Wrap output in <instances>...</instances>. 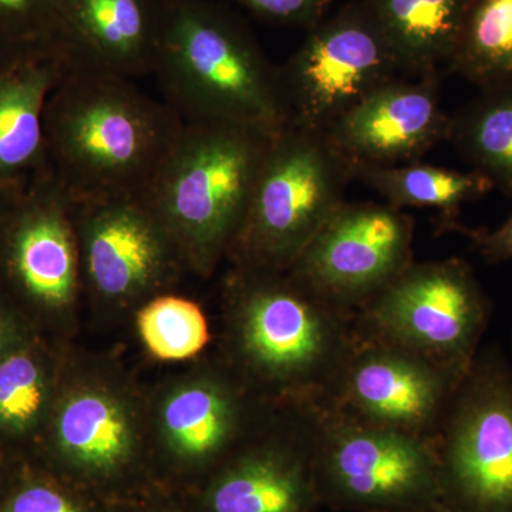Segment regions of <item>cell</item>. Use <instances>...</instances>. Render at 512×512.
<instances>
[{"label": "cell", "mask_w": 512, "mask_h": 512, "mask_svg": "<svg viewBox=\"0 0 512 512\" xmlns=\"http://www.w3.org/2000/svg\"><path fill=\"white\" fill-rule=\"evenodd\" d=\"M183 127L131 79L67 70L47 100L46 168L73 202L141 197Z\"/></svg>", "instance_id": "6da1fadb"}, {"label": "cell", "mask_w": 512, "mask_h": 512, "mask_svg": "<svg viewBox=\"0 0 512 512\" xmlns=\"http://www.w3.org/2000/svg\"><path fill=\"white\" fill-rule=\"evenodd\" d=\"M231 295L232 345L245 372L288 409L328 402L355 343V313L288 271L238 268Z\"/></svg>", "instance_id": "7a4b0ae2"}, {"label": "cell", "mask_w": 512, "mask_h": 512, "mask_svg": "<svg viewBox=\"0 0 512 512\" xmlns=\"http://www.w3.org/2000/svg\"><path fill=\"white\" fill-rule=\"evenodd\" d=\"M274 137L235 124L184 123L141 197L192 268L211 272L228 255Z\"/></svg>", "instance_id": "3957f363"}, {"label": "cell", "mask_w": 512, "mask_h": 512, "mask_svg": "<svg viewBox=\"0 0 512 512\" xmlns=\"http://www.w3.org/2000/svg\"><path fill=\"white\" fill-rule=\"evenodd\" d=\"M153 72L185 124L225 123L276 136L289 124L279 70L231 23L177 6L157 32Z\"/></svg>", "instance_id": "277c9868"}, {"label": "cell", "mask_w": 512, "mask_h": 512, "mask_svg": "<svg viewBox=\"0 0 512 512\" xmlns=\"http://www.w3.org/2000/svg\"><path fill=\"white\" fill-rule=\"evenodd\" d=\"M350 178L325 133L288 124L269 144L228 255L238 268L288 271L345 202Z\"/></svg>", "instance_id": "5b68a950"}, {"label": "cell", "mask_w": 512, "mask_h": 512, "mask_svg": "<svg viewBox=\"0 0 512 512\" xmlns=\"http://www.w3.org/2000/svg\"><path fill=\"white\" fill-rule=\"evenodd\" d=\"M313 468L323 508L440 512L433 441L373 426L330 404L313 410Z\"/></svg>", "instance_id": "8992f818"}, {"label": "cell", "mask_w": 512, "mask_h": 512, "mask_svg": "<svg viewBox=\"0 0 512 512\" xmlns=\"http://www.w3.org/2000/svg\"><path fill=\"white\" fill-rule=\"evenodd\" d=\"M491 312V299L464 259L413 262L355 313V333L466 375Z\"/></svg>", "instance_id": "52a82bcc"}, {"label": "cell", "mask_w": 512, "mask_h": 512, "mask_svg": "<svg viewBox=\"0 0 512 512\" xmlns=\"http://www.w3.org/2000/svg\"><path fill=\"white\" fill-rule=\"evenodd\" d=\"M440 512H512V365L480 349L436 439Z\"/></svg>", "instance_id": "ba28073f"}, {"label": "cell", "mask_w": 512, "mask_h": 512, "mask_svg": "<svg viewBox=\"0 0 512 512\" xmlns=\"http://www.w3.org/2000/svg\"><path fill=\"white\" fill-rule=\"evenodd\" d=\"M400 72L399 60L365 6H349L313 26L279 70L289 124L326 133L357 101Z\"/></svg>", "instance_id": "9c48e42d"}, {"label": "cell", "mask_w": 512, "mask_h": 512, "mask_svg": "<svg viewBox=\"0 0 512 512\" xmlns=\"http://www.w3.org/2000/svg\"><path fill=\"white\" fill-rule=\"evenodd\" d=\"M414 222L393 205L343 202L289 274L352 313L413 264Z\"/></svg>", "instance_id": "30bf717a"}, {"label": "cell", "mask_w": 512, "mask_h": 512, "mask_svg": "<svg viewBox=\"0 0 512 512\" xmlns=\"http://www.w3.org/2000/svg\"><path fill=\"white\" fill-rule=\"evenodd\" d=\"M464 376L410 350L356 336L325 404L436 444Z\"/></svg>", "instance_id": "8fae6325"}, {"label": "cell", "mask_w": 512, "mask_h": 512, "mask_svg": "<svg viewBox=\"0 0 512 512\" xmlns=\"http://www.w3.org/2000/svg\"><path fill=\"white\" fill-rule=\"evenodd\" d=\"M73 220L80 269L100 301L143 298L170 281L184 262L143 197L73 202Z\"/></svg>", "instance_id": "7c38bea8"}, {"label": "cell", "mask_w": 512, "mask_h": 512, "mask_svg": "<svg viewBox=\"0 0 512 512\" xmlns=\"http://www.w3.org/2000/svg\"><path fill=\"white\" fill-rule=\"evenodd\" d=\"M0 269L47 308L74 301L80 269L73 202L45 168L0 220Z\"/></svg>", "instance_id": "4fadbf2b"}, {"label": "cell", "mask_w": 512, "mask_h": 512, "mask_svg": "<svg viewBox=\"0 0 512 512\" xmlns=\"http://www.w3.org/2000/svg\"><path fill=\"white\" fill-rule=\"evenodd\" d=\"M450 123L434 76L396 77L357 101L325 134L353 170L417 163L448 137Z\"/></svg>", "instance_id": "5bb4252c"}, {"label": "cell", "mask_w": 512, "mask_h": 512, "mask_svg": "<svg viewBox=\"0 0 512 512\" xmlns=\"http://www.w3.org/2000/svg\"><path fill=\"white\" fill-rule=\"evenodd\" d=\"M313 410H293L285 434L231 458L210 485L208 512H320Z\"/></svg>", "instance_id": "9a60e30c"}, {"label": "cell", "mask_w": 512, "mask_h": 512, "mask_svg": "<svg viewBox=\"0 0 512 512\" xmlns=\"http://www.w3.org/2000/svg\"><path fill=\"white\" fill-rule=\"evenodd\" d=\"M67 72L57 53H26L0 72V187L25 192L46 168L47 100Z\"/></svg>", "instance_id": "2e32d148"}, {"label": "cell", "mask_w": 512, "mask_h": 512, "mask_svg": "<svg viewBox=\"0 0 512 512\" xmlns=\"http://www.w3.org/2000/svg\"><path fill=\"white\" fill-rule=\"evenodd\" d=\"M244 400L234 384L208 377L177 387L161 407V431L177 456L204 461L242 436Z\"/></svg>", "instance_id": "e0dca14e"}, {"label": "cell", "mask_w": 512, "mask_h": 512, "mask_svg": "<svg viewBox=\"0 0 512 512\" xmlns=\"http://www.w3.org/2000/svg\"><path fill=\"white\" fill-rule=\"evenodd\" d=\"M473 0H363L403 72L434 76L450 63Z\"/></svg>", "instance_id": "ac0fdd59"}, {"label": "cell", "mask_w": 512, "mask_h": 512, "mask_svg": "<svg viewBox=\"0 0 512 512\" xmlns=\"http://www.w3.org/2000/svg\"><path fill=\"white\" fill-rule=\"evenodd\" d=\"M55 433L64 456L96 473H109L126 464L136 446L130 413L103 390L70 394L57 413Z\"/></svg>", "instance_id": "d6986e66"}, {"label": "cell", "mask_w": 512, "mask_h": 512, "mask_svg": "<svg viewBox=\"0 0 512 512\" xmlns=\"http://www.w3.org/2000/svg\"><path fill=\"white\" fill-rule=\"evenodd\" d=\"M352 174L375 188L393 207L436 210L441 227L457 231L461 229L457 222L461 207L494 190L493 183L477 171L461 173L420 163L356 167Z\"/></svg>", "instance_id": "ffe728a7"}, {"label": "cell", "mask_w": 512, "mask_h": 512, "mask_svg": "<svg viewBox=\"0 0 512 512\" xmlns=\"http://www.w3.org/2000/svg\"><path fill=\"white\" fill-rule=\"evenodd\" d=\"M447 138L474 171L512 194V84L481 90L451 119Z\"/></svg>", "instance_id": "44dd1931"}, {"label": "cell", "mask_w": 512, "mask_h": 512, "mask_svg": "<svg viewBox=\"0 0 512 512\" xmlns=\"http://www.w3.org/2000/svg\"><path fill=\"white\" fill-rule=\"evenodd\" d=\"M448 67L481 90L512 84V0H473Z\"/></svg>", "instance_id": "7402d4cb"}, {"label": "cell", "mask_w": 512, "mask_h": 512, "mask_svg": "<svg viewBox=\"0 0 512 512\" xmlns=\"http://www.w3.org/2000/svg\"><path fill=\"white\" fill-rule=\"evenodd\" d=\"M137 328L148 352L163 360L198 355L210 340L200 306L178 296L151 299L137 313Z\"/></svg>", "instance_id": "603a6c76"}, {"label": "cell", "mask_w": 512, "mask_h": 512, "mask_svg": "<svg viewBox=\"0 0 512 512\" xmlns=\"http://www.w3.org/2000/svg\"><path fill=\"white\" fill-rule=\"evenodd\" d=\"M46 403L42 367L29 353L15 352L0 360V427L22 431L36 423Z\"/></svg>", "instance_id": "cb8c5ba5"}, {"label": "cell", "mask_w": 512, "mask_h": 512, "mask_svg": "<svg viewBox=\"0 0 512 512\" xmlns=\"http://www.w3.org/2000/svg\"><path fill=\"white\" fill-rule=\"evenodd\" d=\"M258 15L276 22L318 25L320 16L332 0H241Z\"/></svg>", "instance_id": "d4e9b609"}, {"label": "cell", "mask_w": 512, "mask_h": 512, "mask_svg": "<svg viewBox=\"0 0 512 512\" xmlns=\"http://www.w3.org/2000/svg\"><path fill=\"white\" fill-rule=\"evenodd\" d=\"M461 232L473 241L478 254L487 264H503L512 259V215L500 227L487 229H467L461 227Z\"/></svg>", "instance_id": "484cf974"}, {"label": "cell", "mask_w": 512, "mask_h": 512, "mask_svg": "<svg viewBox=\"0 0 512 512\" xmlns=\"http://www.w3.org/2000/svg\"><path fill=\"white\" fill-rule=\"evenodd\" d=\"M9 512H82L72 500L45 485L26 488L10 503Z\"/></svg>", "instance_id": "4316f807"}, {"label": "cell", "mask_w": 512, "mask_h": 512, "mask_svg": "<svg viewBox=\"0 0 512 512\" xmlns=\"http://www.w3.org/2000/svg\"><path fill=\"white\" fill-rule=\"evenodd\" d=\"M26 53L32 52H23V50H19L18 47L10 45L3 37H0V72H3L6 67L15 63L16 60L26 55Z\"/></svg>", "instance_id": "83f0119b"}, {"label": "cell", "mask_w": 512, "mask_h": 512, "mask_svg": "<svg viewBox=\"0 0 512 512\" xmlns=\"http://www.w3.org/2000/svg\"><path fill=\"white\" fill-rule=\"evenodd\" d=\"M22 195L23 192H13L0 187V220L5 217L6 212L15 205V202L18 201Z\"/></svg>", "instance_id": "f1b7e54d"}, {"label": "cell", "mask_w": 512, "mask_h": 512, "mask_svg": "<svg viewBox=\"0 0 512 512\" xmlns=\"http://www.w3.org/2000/svg\"><path fill=\"white\" fill-rule=\"evenodd\" d=\"M372 512H436L433 510H420V508H400V510H380Z\"/></svg>", "instance_id": "f546056e"}, {"label": "cell", "mask_w": 512, "mask_h": 512, "mask_svg": "<svg viewBox=\"0 0 512 512\" xmlns=\"http://www.w3.org/2000/svg\"><path fill=\"white\" fill-rule=\"evenodd\" d=\"M2 318V316H0ZM0 339H2V320H0Z\"/></svg>", "instance_id": "4dcf8cb0"}, {"label": "cell", "mask_w": 512, "mask_h": 512, "mask_svg": "<svg viewBox=\"0 0 512 512\" xmlns=\"http://www.w3.org/2000/svg\"><path fill=\"white\" fill-rule=\"evenodd\" d=\"M511 365H512V330H511Z\"/></svg>", "instance_id": "1f68e13d"}]
</instances>
